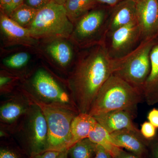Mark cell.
Here are the masks:
<instances>
[{"label":"cell","mask_w":158,"mask_h":158,"mask_svg":"<svg viewBox=\"0 0 158 158\" xmlns=\"http://www.w3.org/2000/svg\"><path fill=\"white\" fill-rule=\"evenodd\" d=\"M115 71L104 42L80 49L65 85L79 113H89L102 86Z\"/></svg>","instance_id":"cell-1"},{"label":"cell","mask_w":158,"mask_h":158,"mask_svg":"<svg viewBox=\"0 0 158 158\" xmlns=\"http://www.w3.org/2000/svg\"><path fill=\"white\" fill-rule=\"evenodd\" d=\"M144 100L142 90L113 74L100 89L88 113L94 116L114 110L137 113L138 105Z\"/></svg>","instance_id":"cell-2"},{"label":"cell","mask_w":158,"mask_h":158,"mask_svg":"<svg viewBox=\"0 0 158 158\" xmlns=\"http://www.w3.org/2000/svg\"><path fill=\"white\" fill-rule=\"evenodd\" d=\"M19 88L31 102L39 107L45 116L48 132L47 151L61 152L69 149L71 124L79 113L77 108L44 102L21 86Z\"/></svg>","instance_id":"cell-3"},{"label":"cell","mask_w":158,"mask_h":158,"mask_svg":"<svg viewBox=\"0 0 158 158\" xmlns=\"http://www.w3.org/2000/svg\"><path fill=\"white\" fill-rule=\"evenodd\" d=\"M20 86L44 102L76 108L70 94L43 62L36 65Z\"/></svg>","instance_id":"cell-4"},{"label":"cell","mask_w":158,"mask_h":158,"mask_svg":"<svg viewBox=\"0 0 158 158\" xmlns=\"http://www.w3.org/2000/svg\"><path fill=\"white\" fill-rule=\"evenodd\" d=\"M156 40H142L124 56L113 59L115 71L113 74L143 91L150 72V53Z\"/></svg>","instance_id":"cell-5"},{"label":"cell","mask_w":158,"mask_h":158,"mask_svg":"<svg viewBox=\"0 0 158 158\" xmlns=\"http://www.w3.org/2000/svg\"><path fill=\"white\" fill-rule=\"evenodd\" d=\"M73 27L64 6L52 2L38 11L28 29L33 37L41 40L57 37L70 38Z\"/></svg>","instance_id":"cell-6"},{"label":"cell","mask_w":158,"mask_h":158,"mask_svg":"<svg viewBox=\"0 0 158 158\" xmlns=\"http://www.w3.org/2000/svg\"><path fill=\"white\" fill-rule=\"evenodd\" d=\"M11 133L27 142L31 158L47 151L48 132L46 120L42 110L35 104L32 103Z\"/></svg>","instance_id":"cell-7"},{"label":"cell","mask_w":158,"mask_h":158,"mask_svg":"<svg viewBox=\"0 0 158 158\" xmlns=\"http://www.w3.org/2000/svg\"><path fill=\"white\" fill-rule=\"evenodd\" d=\"M36 50L40 60L67 76L73 67L80 49L70 38L57 37L39 40Z\"/></svg>","instance_id":"cell-8"},{"label":"cell","mask_w":158,"mask_h":158,"mask_svg":"<svg viewBox=\"0 0 158 158\" xmlns=\"http://www.w3.org/2000/svg\"><path fill=\"white\" fill-rule=\"evenodd\" d=\"M109 12L97 6L74 23L70 38L79 49L104 42Z\"/></svg>","instance_id":"cell-9"},{"label":"cell","mask_w":158,"mask_h":158,"mask_svg":"<svg viewBox=\"0 0 158 158\" xmlns=\"http://www.w3.org/2000/svg\"><path fill=\"white\" fill-rule=\"evenodd\" d=\"M40 59L36 48L18 47L1 49V68L23 79L33 70Z\"/></svg>","instance_id":"cell-10"},{"label":"cell","mask_w":158,"mask_h":158,"mask_svg":"<svg viewBox=\"0 0 158 158\" xmlns=\"http://www.w3.org/2000/svg\"><path fill=\"white\" fill-rule=\"evenodd\" d=\"M1 49L25 47L37 48L39 40L34 38L28 29L15 22L7 15L0 13Z\"/></svg>","instance_id":"cell-11"},{"label":"cell","mask_w":158,"mask_h":158,"mask_svg":"<svg viewBox=\"0 0 158 158\" xmlns=\"http://www.w3.org/2000/svg\"><path fill=\"white\" fill-rule=\"evenodd\" d=\"M108 37L109 43L105 44L113 59L124 56L135 48L140 40H142L137 21L107 34L106 38Z\"/></svg>","instance_id":"cell-12"},{"label":"cell","mask_w":158,"mask_h":158,"mask_svg":"<svg viewBox=\"0 0 158 158\" xmlns=\"http://www.w3.org/2000/svg\"><path fill=\"white\" fill-rule=\"evenodd\" d=\"M12 93L0 108L1 127L11 133L32 105L18 88Z\"/></svg>","instance_id":"cell-13"},{"label":"cell","mask_w":158,"mask_h":158,"mask_svg":"<svg viewBox=\"0 0 158 158\" xmlns=\"http://www.w3.org/2000/svg\"><path fill=\"white\" fill-rule=\"evenodd\" d=\"M137 21L142 40L158 36V0H136Z\"/></svg>","instance_id":"cell-14"},{"label":"cell","mask_w":158,"mask_h":158,"mask_svg":"<svg viewBox=\"0 0 158 158\" xmlns=\"http://www.w3.org/2000/svg\"><path fill=\"white\" fill-rule=\"evenodd\" d=\"M137 113L125 110H114L94 116L97 122L111 133L123 129L138 130L134 123Z\"/></svg>","instance_id":"cell-15"},{"label":"cell","mask_w":158,"mask_h":158,"mask_svg":"<svg viewBox=\"0 0 158 158\" xmlns=\"http://www.w3.org/2000/svg\"><path fill=\"white\" fill-rule=\"evenodd\" d=\"M110 134L116 146L125 148L141 158L146 154L147 144L151 140L144 138L139 129L121 130Z\"/></svg>","instance_id":"cell-16"},{"label":"cell","mask_w":158,"mask_h":158,"mask_svg":"<svg viewBox=\"0 0 158 158\" xmlns=\"http://www.w3.org/2000/svg\"><path fill=\"white\" fill-rule=\"evenodd\" d=\"M135 21L136 0H124L111 8L107 19L106 35Z\"/></svg>","instance_id":"cell-17"},{"label":"cell","mask_w":158,"mask_h":158,"mask_svg":"<svg viewBox=\"0 0 158 158\" xmlns=\"http://www.w3.org/2000/svg\"><path fill=\"white\" fill-rule=\"evenodd\" d=\"M151 69L143 89L144 101L148 106L158 104V41L150 53Z\"/></svg>","instance_id":"cell-18"},{"label":"cell","mask_w":158,"mask_h":158,"mask_svg":"<svg viewBox=\"0 0 158 158\" xmlns=\"http://www.w3.org/2000/svg\"><path fill=\"white\" fill-rule=\"evenodd\" d=\"M96 123L93 116L89 113L77 114L71 124L70 148L78 141L88 138L89 133Z\"/></svg>","instance_id":"cell-19"},{"label":"cell","mask_w":158,"mask_h":158,"mask_svg":"<svg viewBox=\"0 0 158 158\" xmlns=\"http://www.w3.org/2000/svg\"><path fill=\"white\" fill-rule=\"evenodd\" d=\"M88 138L94 144L104 148L113 158L116 157L121 151V148L114 144L111 134L97 121L89 133Z\"/></svg>","instance_id":"cell-20"},{"label":"cell","mask_w":158,"mask_h":158,"mask_svg":"<svg viewBox=\"0 0 158 158\" xmlns=\"http://www.w3.org/2000/svg\"><path fill=\"white\" fill-rule=\"evenodd\" d=\"M98 5L96 0H66L64 6L67 16L74 24Z\"/></svg>","instance_id":"cell-21"},{"label":"cell","mask_w":158,"mask_h":158,"mask_svg":"<svg viewBox=\"0 0 158 158\" xmlns=\"http://www.w3.org/2000/svg\"><path fill=\"white\" fill-rule=\"evenodd\" d=\"M38 11L23 3L12 11L9 16L18 24L25 28L28 29Z\"/></svg>","instance_id":"cell-22"},{"label":"cell","mask_w":158,"mask_h":158,"mask_svg":"<svg viewBox=\"0 0 158 158\" xmlns=\"http://www.w3.org/2000/svg\"><path fill=\"white\" fill-rule=\"evenodd\" d=\"M96 144L88 138L78 141L68 149L70 158H93Z\"/></svg>","instance_id":"cell-23"},{"label":"cell","mask_w":158,"mask_h":158,"mask_svg":"<svg viewBox=\"0 0 158 158\" xmlns=\"http://www.w3.org/2000/svg\"><path fill=\"white\" fill-rule=\"evenodd\" d=\"M0 91L1 94L12 93L21 84V77L1 69L0 73Z\"/></svg>","instance_id":"cell-24"},{"label":"cell","mask_w":158,"mask_h":158,"mask_svg":"<svg viewBox=\"0 0 158 158\" xmlns=\"http://www.w3.org/2000/svg\"><path fill=\"white\" fill-rule=\"evenodd\" d=\"M156 128L149 122L145 121L141 125V135L147 140H152L156 136Z\"/></svg>","instance_id":"cell-25"},{"label":"cell","mask_w":158,"mask_h":158,"mask_svg":"<svg viewBox=\"0 0 158 158\" xmlns=\"http://www.w3.org/2000/svg\"><path fill=\"white\" fill-rule=\"evenodd\" d=\"M52 2V0H24L23 3L29 7L39 11Z\"/></svg>","instance_id":"cell-26"},{"label":"cell","mask_w":158,"mask_h":158,"mask_svg":"<svg viewBox=\"0 0 158 158\" xmlns=\"http://www.w3.org/2000/svg\"><path fill=\"white\" fill-rule=\"evenodd\" d=\"M93 158H113L110 153L101 145L97 144Z\"/></svg>","instance_id":"cell-27"},{"label":"cell","mask_w":158,"mask_h":158,"mask_svg":"<svg viewBox=\"0 0 158 158\" xmlns=\"http://www.w3.org/2000/svg\"><path fill=\"white\" fill-rule=\"evenodd\" d=\"M148 121L155 127L158 128V109L153 108L148 114Z\"/></svg>","instance_id":"cell-28"},{"label":"cell","mask_w":158,"mask_h":158,"mask_svg":"<svg viewBox=\"0 0 158 158\" xmlns=\"http://www.w3.org/2000/svg\"><path fill=\"white\" fill-rule=\"evenodd\" d=\"M0 158H19L13 151L6 148H1L0 150Z\"/></svg>","instance_id":"cell-29"},{"label":"cell","mask_w":158,"mask_h":158,"mask_svg":"<svg viewBox=\"0 0 158 158\" xmlns=\"http://www.w3.org/2000/svg\"><path fill=\"white\" fill-rule=\"evenodd\" d=\"M60 152L47 151L31 158H57Z\"/></svg>","instance_id":"cell-30"},{"label":"cell","mask_w":158,"mask_h":158,"mask_svg":"<svg viewBox=\"0 0 158 158\" xmlns=\"http://www.w3.org/2000/svg\"><path fill=\"white\" fill-rule=\"evenodd\" d=\"M24 0H12V2L9 8L6 10L5 12H3V13L9 16L12 11H14L15 9H16L22 4H23L24 2Z\"/></svg>","instance_id":"cell-31"},{"label":"cell","mask_w":158,"mask_h":158,"mask_svg":"<svg viewBox=\"0 0 158 158\" xmlns=\"http://www.w3.org/2000/svg\"><path fill=\"white\" fill-rule=\"evenodd\" d=\"M124 0H96L98 4L106 5L110 8L114 7Z\"/></svg>","instance_id":"cell-32"},{"label":"cell","mask_w":158,"mask_h":158,"mask_svg":"<svg viewBox=\"0 0 158 158\" xmlns=\"http://www.w3.org/2000/svg\"><path fill=\"white\" fill-rule=\"evenodd\" d=\"M114 158H141L133 153L122 149L119 154Z\"/></svg>","instance_id":"cell-33"},{"label":"cell","mask_w":158,"mask_h":158,"mask_svg":"<svg viewBox=\"0 0 158 158\" xmlns=\"http://www.w3.org/2000/svg\"><path fill=\"white\" fill-rule=\"evenodd\" d=\"M12 1V0H0L1 12H5L11 5Z\"/></svg>","instance_id":"cell-34"},{"label":"cell","mask_w":158,"mask_h":158,"mask_svg":"<svg viewBox=\"0 0 158 158\" xmlns=\"http://www.w3.org/2000/svg\"><path fill=\"white\" fill-rule=\"evenodd\" d=\"M68 149L59 152L57 158H68Z\"/></svg>","instance_id":"cell-35"},{"label":"cell","mask_w":158,"mask_h":158,"mask_svg":"<svg viewBox=\"0 0 158 158\" xmlns=\"http://www.w3.org/2000/svg\"><path fill=\"white\" fill-rule=\"evenodd\" d=\"M66 0H52V2L57 4H60V5H63L64 6V4L66 2Z\"/></svg>","instance_id":"cell-36"},{"label":"cell","mask_w":158,"mask_h":158,"mask_svg":"<svg viewBox=\"0 0 158 158\" xmlns=\"http://www.w3.org/2000/svg\"><path fill=\"white\" fill-rule=\"evenodd\" d=\"M155 155L156 158H158V143L157 144L156 146V147Z\"/></svg>","instance_id":"cell-37"},{"label":"cell","mask_w":158,"mask_h":158,"mask_svg":"<svg viewBox=\"0 0 158 158\" xmlns=\"http://www.w3.org/2000/svg\"><path fill=\"white\" fill-rule=\"evenodd\" d=\"M156 138L158 140V135L157 136H156Z\"/></svg>","instance_id":"cell-38"}]
</instances>
